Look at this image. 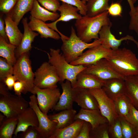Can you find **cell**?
<instances>
[{
  "label": "cell",
  "instance_id": "1",
  "mask_svg": "<svg viewBox=\"0 0 138 138\" xmlns=\"http://www.w3.org/2000/svg\"><path fill=\"white\" fill-rule=\"evenodd\" d=\"M108 11L97 15L90 17L87 15L76 20L74 26L76 34L83 41L89 43L93 39H99V33L106 25L112 26Z\"/></svg>",
  "mask_w": 138,
  "mask_h": 138
},
{
  "label": "cell",
  "instance_id": "2",
  "mask_svg": "<svg viewBox=\"0 0 138 138\" xmlns=\"http://www.w3.org/2000/svg\"><path fill=\"white\" fill-rule=\"evenodd\" d=\"M105 59L116 71L125 77L138 75V59L129 49L124 48L112 50Z\"/></svg>",
  "mask_w": 138,
  "mask_h": 138
},
{
  "label": "cell",
  "instance_id": "3",
  "mask_svg": "<svg viewBox=\"0 0 138 138\" xmlns=\"http://www.w3.org/2000/svg\"><path fill=\"white\" fill-rule=\"evenodd\" d=\"M60 37L62 42L61 49L66 61L69 63L81 55L85 49L101 44L99 39L95 40L91 43L83 41L77 36L72 26L69 37L64 35Z\"/></svg>",
  "mask_w": 138,
  "mask_h": 138
},
{
  "label": "cell",
  "instance_id": "4",
  "mask_svg": "<svg viewBox=\"0 0 138 138\" xmlns=\"http://www.w3.org/2000/svg\"><path fill=\"white\" fill-rule=\"evenodd\" d=\"M48 62L55 68L60 81L65 80L70 81L72 87L76 80V76L71 67V64L66 61L63 54L60 53V50L50 48L49 53L47 52Z\"/></svg>",
  "mask_w": 138,
  "mask_h": 138
},
{
  "label": "cell",
  "instance_id": "5",
  "mask_svg": "<svg viewBox=\"0 0 138 138\" xmlns=\"http://www.w3.org/2000/svg\"><path fill=\"white\" fill-rule=\"evenodd\" d=\"M13 67V75L17 80L25 83L27 93L30 92L34 87V73L32 70L30 53H24L17 59Z\"/></svg>",
  "mask_w": 138,
  "mask_h": 138
},
{
  "label": "cell",
  "instance_id": "6",
  "mask_svg": "<svg viewBox=\"0 0 138 138\" xmlns=\"http://www.w3.org/2000/svg\"><path fill=\"white\" fill-rule=\"evenodd\" d=\"M30 92L37 95L39 108L43 112L47 114L56 105L61 95L57 86L41 89L34 86Z\"/></svg>",
  "mask_w": 138,
  "mask_h": 138
},
{
  "label": "cell",
  "instance_id": "7",
  "mask_svg": "<svg viewBox=\"0 0 138 138\" xmlns=\"http://www.w3.org/2000/svg\"><path fill=\"white\" fill-rule=\"evenodd\" d=\"M34 73V85L40 88L57 86L60 81L55 68L48 62H43Z\"/></svg>",
  "mask_w": 138,
  "mask_h": 138
},
{
  "label": "cell",
  "instance_id": "8",
  "mask_svg": "<svg viewBox=\"0 0 138 138\" xmlns=\"http://www.w3.org/2000/svg\"><path fill=\"white\" fill-rule=\"evenodd\" d=\"M29 107V102L21 95L0 96V111L7 118L18 116Z\"/></svg>",
  "mask_w": 138,
  "mask_h": 138
},
{
  "label": "cell",
  "instance_id": "9",
  "mask_svg": "<svg viewBox=\"0 0 138 138\" xmlns=\"http://www.w3.org/2000/svg\"><path fill=\"white\" fill-rule=\"evenodd\" d=\"M29 98V106L34 111L39 121L38 126L35 128L38 132L40 138H50L56 129L57 122L50 119L47 114L41 110L35 95H31Z\"/></svg>",
  "mask_w": 138,
  "mask_h": 138
},
{
  "label": "cell",
  "instance_id": "10",
  "mask_svg": "<svg viewBox=\"0 0 138 138\" xmlns=\"http://www.w3.org/2000/svg\"><path fill=\"white\" fill-rule=\"evenodd\" d=\"M88 90L96 99L101 114L107 119L109 124L119 117L114 101L107 95L102 88Z\"/></svg>",
  "mask_w": 138,
  "mask_h": 138
},
{
  "label": "cell",
  "instance_id": "11",
  "mask_svg": "<svg viewBox=\"0 0 138 138\" xmlns=\"http://www.w3.org/2000/svg\"><path fill=\"white\" fill-rule=\"evenodd\" d=\"M112 50L101 44L89 49L70 64L74 65H82L85 66L91 65L102 59L106 58Z\"/></svg>",
  "mask_w": 138,
  "mask_h": 138
},
{
  "label": "cell",
  "instance_id": "12",
  "mask_svg": "<svg viewBox=\"0 0 138 138\" xmlns=\"http://www.w3.org/2000/svg\"><path fill=\"white\" fill-rule=\"evenodd\" d=\"M82 72L94 75L104 81L115 78H125L108 64L105 58L100 60L94 64L86 66Z\"/></svg>",
  "mask_w": 138,
  "mask_h": 138
},
{
  "label": "cell",
  "instance_id": "13",
  "mask_svg": "<svg viewBox=\"0 0 138 138\" xmlns=\"http://www.w3.org/2000/svg\"><path fill=\"white\" fill-rule=\"evenodd\" d=\"M111 26L106 25L103 26L99 33V39L101 44L104 47L112 50L118 49L122 42L124 40H130L134 42L136 40L131 36L127 35L125 37L117 39L111 31Z\"/></svg>",
  "mask_w": 138,
  "mask_h": 138
},
{
  "label": "cell",
  "instance_id": "14",
  "mask_svg": "<svg viewBox=\"0 0 138 138\" xmlns=\"http://www.w3.org/2000/svg\"><path fill=\"white\" fill-rule=\"evenodd\" d=\"M26 17L22 18V23L24 29L23 36L19 45L16 48L15 56L17 59L23 54L29 52L32 48V44L35 38L39 35L38 33L32 30L29 27Z\"/></svg>",
  "mask_w": 138,
  "mask_h": 138
},
{
  "label": "cell",
  "instance_id": "15",
  "mask_svg": "<svg viewBox=\"0 0 138 138\" xmlns=\"http://www.w3.org/2000/svg\"><path fill=\"white\" fill-rule=\"evenodd\" d=\"M62 90L59 100L53 109L56 111L73 109L74 89L70 82L66 80L65 82L59 83Z\"/></svg>",
  "mask_w": 138,
  "mask_h": 138
},
{
  "label": "cell",
  "instance_id": "16",
  "mask_svg": "<svg viewBox=\"0 0 138 138\" xmlns=\"http://www.w3.org/2000/svg\"><path fill=\"white\" fill-rule=\"evenodd\" d=\"M58 11L60 12V17L55 21L50 23H46L50 28L55 30L60 35L61 34L57 29L56 24L60 21L68 22L73 19H78L82 16L78 13L79 10L76 7L71 5L62 2Z\"/></svg>",
  "mask_w": 138,
  "mask_h": 138
},
{
  "label": "cell",
  "instance_id": "17",
  "mask_svg": "<svg viewBox=\"0 0 138 138\" xmlns=\"http://www.w3.org/2000/svg\"><path fill=\"white\" fill-rule=\"evenodd\" d=\"M74 88V101L81 108L88 110H99L96 99L88 89Z\"/></svg>",
  "mask_w": 138,
  "mask_h": 138
},
{
  "label": "cell",
  "instance_id": "18",
  "mask_svg": "<svg viewBox=\"0 0 138 138\" xmlns=\"http://www.w3.org/2000/svg\"><path fill=\"white\" fill-rule=\"evenodd\" d=\"M18 121L14 134L16 136L20 132L25 131L30 126L37 127L39 124L37 116L34 111L30 107L18 116Z\"/></svg>",
  "mask_w": 138,
  "mask_h": 138
},
{
  "label": "cell",
  "instance_id": "19",
  "mask_svg": "<svg viewBox=\"0 0 138 138\" xmlns=\"http://www.w3.org/2000/svg\"><path fill=\"white\" fill-rule=\"evenodd\" d=\"M107 95L113 101L126 93L124 79L115 78L105 81L101 88Z\"/></svg>",
  "mask_w": 138,
  "mask_h": 138
},
{
  "label": "cell",
  "instance_id": "20",
  "mask_svg": "<svg viewBox=\"0 0 138 138\" xmlns=\"http://www.w3.org/2000/svg\"><path fill=\"white\" fill-rule=\"evenodd\" d=\"M105 82L94 75L81 72L77 76L73 87L88 89L101 88Z\"/></svg>",
  "mask_w": 138,
  "mask_h": 138
},
{
  "label": "cell",
  "instance_id": "21",
  "mask_svg": "<svg viewBox=\"0 0 138 138\" xmlns=\"http://www.w3.org/2000/svg\"><path fill=\"white\" fill-rule=\"evenodd\" d=\"M29 26L33 31H36L40 34L41 38H51L58 40L61 38L60 35L57 32L49 27L45 22L30 16Z\"/></svg>",
  "mask_w": 138,
  "mask_h": 138
},
{
  "label": "cell",
  "instance_id": "22",
  "mask_svg": "<svg viewBox=\"0 0 138 138\" xmlns=\"http://www.w3.org/2000/svg\"><path fill=\"white\" fill-rule=\"evenodd\" d=\"M77 119L89 122L91 125L92 128L100 124L108 122L107 119L102 115L99 110H88L81 108L75 116V120Z\"/></svg>",
  "mask_w": 138,
  "mask_h": 138
},
{
  "label": "cell",
  "instance_id": "23",
  "mask_svg": "<svg viewBox=\"0 0 138 138\" xmlns=\"http://www.w3.org/2000/svg\"><path fill=\"white\" fill-rule=\"evenodd\" d=\"M4 19L9 43L17 47L20 43L23 34L19 29L18 25L13 20L10 13L5 15Z\"/></svg>",
  "mask_w": 138,
  "mask_h": 138
},
{
  "label": "cell",
  "instance_id": "24",
  "mask_svg": "<svg viewBox=\"0 0 138 138\" xmlns=\"http://www.w3.org/2000/svg\"><path fill=\"white\" fill-rule=\"evenodd\" d=\"M84 121L77 119L66 127L56 129L50 138H76Z\"/></svg>",
  "mask_w": 138,
  "mask_h": 138
},
{
  "label": "cell",
  "instance_id": "25",
  "mask_svg": "<svg viewBox=\"0 0 138 138\" xmlns=\"http://www.w3.org/2000/svg\"><path fill=\"white\" fill-rule=\"evenodd\" d=\"M76 111L73 108L61 111L60 112L48 115L52 120L57 122L56 129L66 127L72 123L75 120Z\"/></svg>",
  "mask_w": 138,
  "mask_h": 138
},
{
  "label": "cell",
  "instance_id": "26",
  "mask_svg": "<svg viewBox=\"0 0 138 138\" xmlns=\"http://www.w3.org/2000/svg\"><path fill=\"white\" fill-rule=\"evenodd\" d=\"M30 14L31 16L44 22L48 21H54L60 17L57 12L50 11L41 6L36 0H34Z\"/></svg>",
  "mask_w": 138,
  "mask_h": 138
},
{
  "label": "cell",
  "instance_id": "27",
  "mask_svg": "<svg viewBox=\"0 0 138 138\" xmlns=\"http://www.w3.org/2000/svg\"><path fill=\"white\" fill-rule=\"evenodd\" d=\"M125 94L131 103L138 110V75L125 77Z\"/></svg>",
  "mask_w": 138,
  "mask_h": 138
},
{
  "label": "cell",
  "instance_id": "28",
  "mask_svg": "<svg viewBox=\"0 0 138 138\" xmlns=\"http://www.w3.org/2000/svg\"><path fill=\"white\" fill-rule=\"evenodd\" d=\"M34 0H18L10 13L13 20L18 25L24 15L30 11Z\"/></svg>",
  "mask_w": 138,
  "mask_h": 138
},
{
  "label": "cell",
  "instance_id": "29",
  "mask_svg": "<svg viewBox=\"0 0 138 138\" xmlns=\"http://www.w3.org/2000/svg\"><path fill=\"white\" fill-rule=\"evenodd\" d=\"M109 0H88L86 3L87 15L93 17L108 11Z\"/></svg>",
  "mask_w": 138,
  "mask_h": 138
},
{
  "label": "cell",
  "instance_id": "30",
  "mask_svg": "<svg viewBox=\"0 0 138 138\" xmlns=\"http://www.w3.org/2000/svg\"><path fill=\"white\" fill-rule=\"evenodd\" d=\"M16 47L7 42L0 36V56L5 59L10 65L13 66L17 59L15 56Z\"/></svg>",
  "mask_w": 138,
  "mask_h": 138
},
{
  "label": "cell",
  "instance_id": "31",
  "mask_svg": "<svg viewBox=\"0 0 138 138\" xmlns=\"http://www.w3.org/2000/svg\"><path fill=\"white\" fill-rule=\"evenodd\" d=\"M18 116L5 119L0 125V138H11L18 123Z\"/></svg>",
  "mask_w": 138,
  "mask_h": 138
},
{
  "label": "cell",
  "instance_id": "32",
  "mask_svg": "<svg viewBox=\"0 0 138 138\" xmlns=\"http://www.w3.org/2000/svg\"><path fill=\"white\" fill-rule=\"evenodd\" d=\"M114 101L119 117L125 119L129 113L131 104L129 98L124 94L117 98Z\"/></svg>",
  "mask_w": 138,
  "mask_h": 138
},
{
  "label": "cell",
  "instance_id": "33",
  "mask_svg": "<svg viewBox=\"0 0 138 138\" xmlns=\"http://www.w3.org/2000/svg\"><path fill=\"white\" fill-rule=\"evenodd\" d=\"M119 118L123 138H138V130L125 119Z\"/></svg>",
  "mask_w": 138,
  "mask_h": 138
},
{
  "label": "cell",
  "instance_id": "34",
  "mask_svg": "<svg viewBox=\"0 0 138 138\" xmlns=\"http://www.w3.org/2000/svg\"><path fill=\"white\" fill-rule=\"evenodd\" d=\"M108 122L100 124L91 128L90 133V138H109Z\"/></svg>",
  "mask_w": 138,
  "mask_h": 138
},
{
  "label": "cell",
  "instance_id": "35",
  "mask_svg": "<svg viewBox=\"0 0 138 138\" xmlns=\"http://www.w3.org/2000/svg\"><path fill=\"white\" fill-rule=\"evenodd\" d=\"M13 66L4 58H0V82H3L7 76L13 74Z\"/></svg>",
  "mask_w": 138,
  "mask_h": 138
},
{
  "label": "cell",
  "instance_id": "36",
  "mask_svg": "<svg viewBox=\"0 0 138 138\" xmlns=\"http://www.w3.org/2000/svg\"><path fill=\"white\" fill-rule=\"evenodd\" d=\"M109 135L110 138H123L119 118L109 124Z\"/></svg>",
  "mask_w": 138,
  "mask_h": 138
},
{
  "label": "cell",
  "instance_id": "37",
  "mask_svg": "<svg viewBox=\"0 0 138 138\" xmlns=\"http://www.w3.org/2000/svg\"><path fill=\"white\" fill-rule=\"evenodd\" d=\"M18 0H0V13L5 15L9 14Z\"/></svg>",
  "mask_w": 138,
  "mask_h": 138
},
{
  "label": "cell",
  "instance_id": "38",
  "mask_svg": "<svg viewBox=\"0 0 138 138\" xmlns=\"http://www.w3.org/2000/svg\"><path fill=\"white\" fill-rule=\"evenodd\" d=\"M41 5L47 10L56 12L60 5L58 0H36Z\"/></svg>",
  "mask_w": 138,
  "mask_h": 138
},
{
  "label": "cell",
  "instance_id": "39",
  "mask_svg": "<svg viewBox=\"0 0 138 138\" xmlns=\"http://www.w3.org/2000/svg\"><path fill=\"white\" fill-rule=\"evenodd\" d=\"M125 119L137 128L138 127V110L132 103L129 113Z\"/></svg>",
  "mask_w": 138,
  "mask_h": 138
},
{
  "label": "cell",
  "instance_id": "40",
  "mask_svg": "<svg viewBox=\"0 0 138 138\" xmlns=\"http://www.w3.org/2000/svg\"><path fill=\"white\" fill-rule=\"evenodd\" d=\"M77 7L80 14L83 16L87 15L86 4L81 0H58Z\"/></svg>",
  "mask_w": 138,
  "mask_h": 138
},
{
  "label": "cell",
  "instance_id": "41",
  "mask_svg": "<svg viewBox=\"0 0 138 138\" xmlns=\"http://www.w3.org/2000/svg\"><path fill=\"white\" fill-rule=\"evenodd\" d=\"M18 137L21 138H40V134L35 127H29L25 131L19 134Z\"/></svg>",
  "mask_w": 138,
  "mask_h": 138
},
{
  "label": "cell",
  "instance_id": "42",
  "mask_svg": "<svg viewBox=\"0 0 138 138\" xmlns=\"http://www.w3.org/2000/svg\"><path fill=\"white\" fill-rule=\"evenodd\" d=\"M108 11L109 14L112 16H120L122 13V7L119 3H112L109 6Z\"/></svg>",
  "mask_w": 138,
  "mask_h": 138
},
{
  "label": "cell",
  "instance_id": "43",
  "mask_svg": "<svg viewBox=\"0 0 138 138\" xmlns=\"http://www.w3.org/2000/svg\"><path fill=\"white\" fill-rule=\"evenodd\" d=\"M91 128L90 123L84 121L76 138H90V133Z\"/></svg>",
  "mask_w": 138,
  "mask_h": 138
},
{
  "label": "cell",
  "instance_id": "44",
  "mask_svg": "<svg viewBox=\"0 0 138 138\" xmlns=\"http://www.w3.org/2000/svg\"><path fill=\"white\" fill-rule=\"evenodd\" d=\"M130 16L129 28L137 33H138V6L135 7L134 12Z\"/></svg>",
  "mask_w": 138,
  "mask_h": 138
},
{
  "label": "cell",
  "instance_id": "45",
  "mask_svg": "<svg viewBox=\"0 0 138 138\" xmlns=\"http://www.w3.org/2000/svg\"><path fill=\"white\" fill-rule=\"evenodd\" d=\"M13 89L15 95L18 96L21 95V93L25 94L27 93L25 84L21 81L17 80L15 82Z\"/></svg>",
  "mask_w": 138,
  "mask_h": 138
},
{
  "label": "cell",
  "instance_id": "46",
  "mask_svg": "<svg viewBox=\"0 0 138 138\" xmlns=\"http://www.w3.org/2000/svg\"><path fill=\"white\" fill-rule=\"evenodd\" d=\"M17 81V80L15 76L13 74H11L6 76L3 82L9 89L11 90L13 89L14 85Z\"/></svg>",
  "mask_w": 138,
  "mask_h": 138
},
{
  "label": "cell",
  "instance_id": "47",
  "mask_svg": "<svg viewBox=\"0 0 138 138\" xmlns=\"http://www.w3.org/2000/svg\"><path fill=\"white\" fill-rule=\"evenodd\" d=\"M3 14L1 13L0 15V36L4 39L8 43L9 41L7 36L4 26L5 22L4 18L3 17Z\"/></svg>",
  "mask_w": 138,
  "mask_h": 138
},
{
  "label": "cell",
  "instance_id": "48",
  "mask_svg": "<svg viewBox=\"0 0 138 138\" xmlns=\"http://www.w3.org/2000/svg\"><path fill=\"white\" fill-rule=\"evenodd\" d=\"M9 90L5 84L3 82H0V94L1 95L6 97L12 94Z\"/></svg>",
  "mask_w": 138,
  "mask_h": 138
},
{
  "label": "cell",
  "instance_id": "49",
  "mask_svg": "<svg viewBox=\"0 0 138 138\" xmlns=\"http://www.w3.org/2000/svg\"><path fill=\"white\" fill-rule=\"evenodd\" d=\"M70 64L71 67L76 76L78 74L83 71L86 67V66L82 65H74Z\"/></svg>",
  "mask_w": 138,
  "mask_h": 138
},
{
  "label": "cell",
  "instance_id": "50",
  "mask_svg": "<svg viewBox=\"0 0 138 138\" xmlns=\"http://www.w3.org/2000/svg\"><path fill=\"white\" fill-rule=\"evenodd\" d=\"M130 7V11L129 13L130 15H132L135 10V7L134 6V3L132 0H127Z\"/></svg>",
  "mask_w": 138,
  "mask_h": 138
},
{
  "label": "cell",
  "instance_id": "51",
  "mask_svg": "<svg viewBox=\"0 0 138 138\" xmlns=\"http://www.w3.org/2000/svg\"><path fill=\"white\" fill-rule=\"evenodd\" d=\"M6 117L2 112L0 113V125H1L5 119Z\"/></svg>",
  "mask_w": 138,
  "mask_h": 138
},
{
  "label": "cell",
  "instance_id": "52",
  "mask_svg": "<svg viewBox=\"0 0 138 138\" xmlns=\"http://www.w3.org/2000/svg\"><path fill=\"white\" fill-rule=\"evenodd\" d=\"M81 0L84 3L86 4L88 0Z\"/></svg>",
  "mask_w": 138,
  "mask_h": 138
},
{
  "label": "cell",
  "instance_id": "53",
  "mask_svg": "<svg viewBox=\"0 0 138 138\" xmlns=\"http://www.w3.org/2000/svg\"><path fill=\"white\" fill-rule=\"evenodd\" d=\"M135 43L136 44L137 48H138V42L137 41Z\"/></svg>",
  "mask_w": 138,
  "mask_h": 138
},
{
  "label": "cell",
  "instance_id": "54",
  "mask_svg": "<svg viewBox=\"0 0 138 138\" xmlns=\"http://www.w3.org/2000/svg\"><path fill=\"white\" fill-rule=\"evenodd\" d=\"M137 0H132L133 3H134L137 1Z\"/></svg>",
  "mask_w": 138,
  "mask_h": 138
},
{
  "label": "cell",
  "instance_id": "55",
  "mask_svg": "<svg viewBox=\"0 0 138 138\" xmlns=\"http://www.w3.org/2000/svg\"><path fill=\"white\" fill-rule=\"evenodd\" d=\"M137 128V130H138V127Z\"/></svg>",
  "mask_w": 138,
  "mask_h": 138
},
{
  "label": "cell",
  "instance_id": "56",
  "mask_svg": "<svg viewBox=\"0 0 138 138\" xmlns=\"http://www.w3.org/2000/svg\"><path fill=\"white\" fill-rule=\"evenodd\" d=\"M137 34L138 35V33H137Z\"/></svg>",
  "mask_w": 138,
  "mask_h": 138
}]
</instances>
